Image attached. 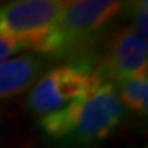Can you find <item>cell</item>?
Here are the masks:
<instances>
[{
	"mask_svg": "<svg viewBox=\"0 0 148 148\" xmlns=\"http://www.w3.org/2000/svg\"><path fill=\"white\" fill-rule=\"evenodd\" d=\"M116 0H66L38 55L63 58L88 48L122 11Z\"/></svg>",
	"mask_w": 148,
	"mask_h": 148,
	"instance_id": "7a4b0ae2",
	"label": "cell"
},
{
	"mask_svg": "<svg viewBox=\"0 0 148 148\" xmlns=\"http://www.w3.org/2000/svg\"><path fill=\"white\" fill-rule=\"evenodd\" d=\"M100 78L115 84L136 74L148 73V41L130 25L116 29L96 71Z\"/></svg>",
	"mask_w": 148,
	"mask_h": 148,
	"instance_id": "5b68a950",
	"label": "cell"
},
{
	"mask_svg": "<svg viewBox=\"0 0 148 148\" xmlns=\"http://www.w3.org/2000/svg\"><path fill=\"white\" fill-rule=\"evenodd\" d=\"M63 5L64 0H16L0 5V33L38 53Z\"/></svg>",
	"mask_w": 148,
	"mask_h": 148,
	"instance_id": "3957f363",
	"label": "cell"
},
{
	"mask_svg": "<svg viewBox=\"0 0 148 148\" xmlns=\"http://www.w3.org/2000/svg\"><path fill=\"white\" fill-rule=\"evenodd\" d=\"M122 8L126 10V16L132 19L130 26L136 32L147 38L148 36V3L147 0H136L123 3Z\"/></svg>",
	"mask_w": 148,
	"mask_h": 148,
	"instance_id": "ba28073f",
	"label": "cell"
},
{
	"mask_svg": "<svg viewBox=\"0 0 148 148\" xmlns=\"http://www.w3.org/2000/svg\"><path fill=\"white\" fill-rule=\"evenodd\" d=\"M47 62L38 53L15 55L0 62V99L22 93L44 74Z\"/></svg>",
	"mask_w": 148,
	"mask_h": 148,
	"instance_id": "8992f818",
	"label": "cell"
},
{
	"mask_svg": "<svg viewBox=\"0 0 148 148\" xmlns=\"http://www.w3.org/2000/svg\"><path fill=\"white\" fill-rule=\"evenodd\" d=\"M118 99L125 110L147 115L148 111V73L136 74L114 84Z\"/></svg>",
	"mask_w": 148,
	"mask_h": 148,
	"instance_id": "52a82bcc",
	"label": "cell"
},
{
	"mask_svg": "<svg viewBox=\"0 0 148 148\" xmlns=\"http://www.w3.org/2000/svg\"><path fill=\"white\" fill-rule=\"evenodd\" d=\"M93 71L82 64H62L44 73L27 96V108L40 116L63 108L92 84Z\"/></svg>",
	"mask_w": 148,
	"mask_h": 148,
	"instance_id": "277c9868",
	"label": "cell"
},
{
	"mask_svg": "<svg viewBox=\"0 0 148 148\" xmlns=\"http://www.w3.org/2000/svg\"><path fill=\"white\" fill-rule=\"evenodd\" d=\"M125 112L114 84L93 73L89 88L63 108L41 116L40 126L53 138L95 145L107 140L119 127Z\"/></svg>",
	"mask_w": 148,
	"mask_h": 148,
	"instance_id": "6da1fadb",
	"label": "cell"
},
{
	"mask_svg": "<svg viewBox=\"0 0 148 148\" xmlns=\"http://www.w3.org/2000/svg\"><path fill=\"white\" fill-rule=\"evenodd\" d=\"M22 51H25V47L21 42L0 33V62L11 56H15Z\"/></svg>",
	"mask_w": 148,
	"mask_h": 148,
	"instance_id": "9c48e42d",
	"label": "cell"
}]
</instances>
